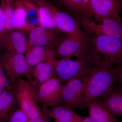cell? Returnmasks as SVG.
I'll return each instance as SVG.
<instances>
[{"label": "cell", "instance_id": "cell-1", "mask_svg": "<svg viewBox=\"0 0 122 122\" xmlns=\"http://www.w3.org/2000/svg\"><path fill=\"white\" fill-rule=\"evenodd\" d=\"M103 59L94 66L87 75L85 82L84 93L86 104L104 97L114 88L116 66Z\"/></svg>", "mask_w": 122, "mask_h": 122}, {"label": "cell", "instance_id": "cell-2", "mask_svg": "<svg viewBox=\"0 0 122 122\" xmlns=\"http://www.w3.org/2000/svg\"><path fill=\"white\" fill-rule=\"evenodd\" d=\"M73 60L67 57L57 60L55 76L65 82L71 79L87 73L94 66L102 61L100 56L91 51Z\"/></svg>", "mask_w": 122, "mask_h": 122}, {"label": "cell", "instance_id": "cell-3", "mask_svg": "<svg viewBox=\"0 0 122 122\" xmlns=\"http://www.w3.org/2000/svg\"><path fill=\"white\" fill-rule=\"evenodd\" d=\"M13 91L18 107L29 119L39 117L45 114L36 99L34 88L28 81L20 79L15 83Z\"/></svg>", "mask_w": 122, "mask_h": 122}, {"label": "cell", "instance_id": "cell-4", "mask_svg": "<svg viewBox=\"0 0 122 122\" xmlns=\"http://www.w3.org/2000/svg\"><path fill=\"white\" fill-rule=\"evenodd\" d=\"M92 50L112 64L122 63V40L104 35L89 34Z\"/></svg>", "mask_w": 122, "mask_h": 122}, {"label": "cell", "instance_id": "cell-5", "mask_svg": "<svg viewBox=\"0 0 122 122\" xmlns=\"http://www.w3.org/2000/svg\"><path fill=\"white\" fill-rule=\"evenodd\" d=\"M0 65L10 82L15 83L25 77L28 79L32 68L27 62L25 55L6 51L2 55Z\"/></svg>", "mask_w": 122, "mask_h": 122}, {"label": "cell", "instance_id": "cell-6", "mask_svg": "<svg viewBox=\"0 0 122 122\" xmlns=\"http://www.w3.org/2000/svg\"><path fill=\"white\" fill-rule=\"evenodd\" d=\"M120 11L119 0H90L78 17L90 20L93 18L100 22L105 18L119 16Z\"/></svg>", "mask_w": 122, "mask_h": 122}, {"label": "cell", "instance_id": "cell-7", "mask_svg": "<svg viewBox=\"0 0 122 122\" xmlns=\"http://www.w3.org/2000/svg\"><path fill=\"white\" fill-rule=\"evenodd\" d=\"M77 20L89 34L106 35L122 40V19L120 16L105 18L99 24L81 17H78Z\"/></svg>", "mask_w": 122, "mask_h": 122}, {"label": "cell", "instance_id": "cell-8", "mask_svg": "<svg viewBox=\"0 0 122 122\" xmlns=\"http://www.w3.org/2000/svg\"><path fill=\"white\" fill-rule=\"evenodd\" d=\"M61 82L54 76L34 89L38 103L43 109L54 107L63 102Z\"/></svg>", "mask_w": 122, "mask_h": 122}, {"label": "cell", "instance_id": "cell-9", "mask_svg": "<svg viewBox=\"0 0 122 122\" xmlns=\"http://www.w3.org/2000/svg\"><path fill=\"white\" fill-rule=\"evenodd\" d=\"M67 35L58 41L54 46L56 58H78L90 51V46L87 36L85 38H81Z\"/></svg>", "mask_w": 122, "mask_h": 122}, {"label": "cell", "instance_id": "cell-10", "mask_svg": "<svg viewBox=\"0 0 122 122\" xmlns=\"http://www.w3.org/2000/svg\"><path fill=\"white\" fill-rule=\"evenodd\" d=\"M87 73L75 77L62 84V96L65 105L79 109L86 107L84 86Z\"/></svg>", "mask_w": 122, "mask_h": 122}, {"label": "cell", "instance_id": "cell-11", "mask_svg": "<svg viewBox=\"0 0 122 122\" xmlns=\"http://www.w3.org/2000/svg\"><path fill=\"white\" fill-rule=\"evenodd\" d=\"M53 12L58 30L66 33L67 35L81 38L86 37L81 30L77 20L66 12L59 11L55 6Z\"/></svg>", "mask_w": 122, "mask_h": 122}, {"label": "cell", "instance_id": "cell-12", "mask_svg": "<svg viewBox=\"0 0 122 122\" xmlns=\"http://www.w3.org/2000/svg\"><path fill=\"white\" fill-rule=\"evenodd\" d=\"M57 60L54 56L41 62L32 68L28 81L31 83L34 89L55 76V65Z\"/></svg>", "mask_w": 122, "mask_h": 122}, {"label": "cell", "instance_id": "cell-13", "mask_svg": "<svg viewBox=\"0 0 122 122\" xmlns=\"http://www.w3.org/2000/svg\"><path fill=\"white\" fill-rule=\"evenodd\" d=\"M55 30L46 29L41 26H35L29 33L27 51L34 46H54L58 41Z\"/></svg>", "mask_w": 122, "mask_h": 122}, {"label": "cell", "instance_id": "cell-14", "mask_svg": "<svg viewBox=\"0 0 122 122\" xmlns=\"http://www.w3.org/2000/svg\"><path fill=\"white\" fill-rule=\"evenodd\" d=\"M7 51L25 54L28 48V39L25 33L13 29L6 32L0 41Z\"/></svg>", "mask_w": 122, "mask_h": 122}, {"label": "cell", "instance_id": "cell-15", "mask_svg": "<svg viewBox=\"0 0 122 122\" xmlns=\"http://www.w3.org/2000/svg\"><path fill=\"white\" fill-rule=\"evenodd\" d=\"M73 109L64 104L42 110L49 117L54 120V122H78L81 116L76 113Z\"/></svg>", "mask_w": 122, "mask_h": 122}, {"label": "cell", "instance_id": "cell-16", "mask_svg": "<svg viewBox=\"0 0 122 122\" xmlns=\"http://www.w3.org/2000/svg\"><path fill=\"white\" fill-rule=\"evenodd\" d=\"M38 10L39 25L49 29H57L53 17L54 5L48 0H30Z\"/></svg>", "mask_w": 122, "mask_h": 122}, {"label": "cell", "instance_id": "cell-17", "mask_svg": "<svg viewBox=\"0 0 122 122\" xmlns=\"http://www.w3.org/2000/svg\"><path fill=\"white\" fill-rule=\"evenodd\" d=\"M25 55L27 62L32 68L41 62L55 56L54 46H34L28 50Z\"/></svg>", "mask_w": 122, "mask_h": 122}, {"label": "cell", "instance_id": "cell-18", "mask_svg": "<svg viewBox=\"0 0 122 122\" xmlns=\"http://www.w3.org/2000/svg\"><path fill=\"white\" fill-rule=\"evenodd\" d=\"M89 116L98 122H118L116 116L101 100H94L87 104Z\"/></svg>", "mask_w": 122, "mask_h": 122}, {"label": "cell", "instance_id": "cell-19", "mask_svg": "<svg viewBox=\"0 0 122 122\" xmlns=\"http://www.w3.org/2000/svg\"><path fill=\"white\" fill-rule=\"evenodd\" d=\"M14 10L12 17L13 29L29 33L35 26L27 21L26 11L20 0H14Z\"/></svg>", "mask_w": 122, "mask_h": 122}, {"label": "cell", "instance_id": "cell-20", "mask_svg": "<svg viewBox=\"0 0 122 122\" xmlns=\"http://www.w3.org/2000/svg\"><path fill=\"white\" fill-rule=\"evenodd\" d=\"M101 101L112 113L122 116V86L114 88Z\"/></svg>", "mask_w": 122, "mask_h": 122}, {"label": "cell", "instance_id": "cell-21", "mask_svg": "<svg viewBox=\"0 0 122 122\" xmlns=\"http://www.w3.org/2000/svg\"><path fill=\"white\" fill-rule=\"evenodd\" d=\"M17 105L11 87L0 92V120L5 122L8 116Z\"/></svg>", "mask_w": 122, "mask_h": 122}, {"label": "cell", "instance_id": "cell-22", "mask_svg": "<svg viewBox=\"0 0 122 122\" xmlns=\"http://www.w3.org/2000/svg\"><path fill=\"white\" fill-rule=\"evenodd\" d=\"M20 0L26 11L28 23L33 26H40L38 10L36 5L30 0Z\"/></svg>", "mask_w": 122, "mask_h": 122}, {"label": "cell", "instance_id": "cell-23", "mask_svg": "<svg viewBox=\"0 0 122 122\" xmlns=\"http://www.w3.org/2000/svg\"><path fill=\"white\" fill-rule=\"evenodd\" d=\"M0 5L4 11L5 16L7 31L13 29L12 17L14 10V0H0Z\"/></svg>", "mask_w": 122, "mask_h": 122}, {"label": "cell", "instance_id": "cell-24", "mask_svg": "<svg viewBox=\"0 0 122 122\" xmlns=\"http://www.w3.org/2000/svg\"><path fill=\"white\" fill-rule=\"evenodd\" d=\"M29 119L26 114L17 107L10 112L5 122H28Z\"/></svg>", "mask_w": 122, "mask_h": 122}, {"label": "cell", "instance_id": "cell-25", "mask_svg": "<svg viewBox=\"0 0 122 122\" xmlns=\"http://www.w3.org/2000/svg\"><path fill=\"white\" fill-rule=\"evenodd\" d=\"M82 2L83 0H68L64 6L72 12L78 15Z\"/></svg>", "mask_w": 122, "mask_h": 122}, {"label": "cell", "instance_id": "cell-26", "mask_svg": "<svg viewBox=\"0 0 122 122\" xmlns=\"http://www.w3.org/2000/svg\"><path fill=\"white\" fill-rule=\"evenodd\" d=\"M6 21L4 11L0 4V41L7 32Z\"/></svg>", "mask_w": 122, "mask_h": 122}, {"label": "cell", "instance_id": "cell-27", "mask_svg": "<svg viewBox=\"0 0 122 122\" xmlns=\"http://www.w3.org/2000/svg\"><path fill=\"white\" fill-rule=\"evenodd\" d=\"M10 82L6 75L0 77V92L10 88Z\"/></svg>", "mask_w": 122, "mask_h": 122}, {"label": "cell", "instance_id": "cell-28", "mask_svg": "<svg viewBox=\"0 0 122 122\" xmlns=\"http://www.w3.org/2000/svg\"><path fill=\"white\" fill-rule=\"evenodd\" d=\"M116 68L115 81L118 82L122 86V63L116 65Z\"/></svg>", "mask_w": 122, "mask_h": 122}, {"label": "cell", "instance_id": "cell-29", "mask_svg": "<svg viewBox=\"0 0 122 122\" xmlns=\"http://www.w3.org/2000/svg\"><path fill=\"white\" fill-rule=\"evenodd\" d=\"M28 122H50L49 117L45 114L39 117L33 119H29Z\"/></svg>", "mask_w": 122, "mask_h": 122}, {"label": "cell", "instance_id": "cell-30", "mask_svg": "<svg viewBox=\"0 0 122 122\" xmlns=\"http://www.w3.org/2000/svg\"><path fill=\"white\" fill-rule=\"evenodd\" d=\"M78 122H98L90 116L83 117L81 116Z\"/></svg>", "mask_w": 122, "mask_h": 122}, {"label": "cell", "instance_id": "cell-31", "mask_svg": "<svg viewBox=\"0 0 122 122\" xmlns=\"http://www.w3.org/2000/svg\"><path fill=\"white\" fill-rule=\"evenodd\" d=\"M90 1V0H83V2H82V5L81 10H80V12L79 14L78 15H79L80 13L83 11V10L85 9L86 5L88 4Z\"/></svg>", "mask_w": 122, "mask_h": 122}, {"label": "cell", "instance_id": "cell-32", "mask_svg": "<svg viewBox=\"0 0 122 122\" xmlns=\"http://www.w3.org/2000/svg\"><path fill=\"white\" fill-rule=\"evenodd\" d=\"M5 74L4 70L1 66L0 65V77Z\"/></svg>", "mask_w": 122, "mask_h": 122}, {"label": "cell", "instance_id": "cell-33", "mask_svg": "<svg viewBox=\"0 0 122 122\" xmlns=\"http://www.w3.org/2000/svg\"><path fill=\"white\" fill-rule=\"evenodd\" d=\"M62 5H64L68 0H58Z\"/></svg>", "mask_w": 122, "mask_h": 122}, {"label": "cell", "instance_id": "cell-34", "mask_svg": "<svg viewBox=\"0 0 122 122\" xmlns=\"http://www.w3.org/2000/svg\"><path fill=\"white\" fill-rule=\"evenodd\" d=\"M119 0L120 4V5H121V11H122V0Z\"/></svg>", "mask_w": 122, "mask_h": 122}, {"label": "cell", "instance_id": "cell-35", "mask_svg": "<svg viewBox=\"0 0 122 122\" xmlns=\"http://www.w3.org/2000/svg\"><path fill=\"white\" fill-rule=\"evenodd\" d=\"M0 122H1L0 120Z\"/></svg>", "mask_w": 122, "mask_h": 122}, {"label": "cell", "instance_id": "cell-36", "mask_svg": "<svg viewBox=\"0 0 122 122\" xmlns=\"http://www.w3.org/2000/svg\"></svg>", "mask_w": 122, "mask_h": 122}]
</instances>
